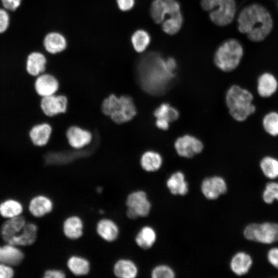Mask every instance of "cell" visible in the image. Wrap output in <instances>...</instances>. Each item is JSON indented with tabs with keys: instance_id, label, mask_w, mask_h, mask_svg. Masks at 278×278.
I'll return each mask as SVG.
<instances>
[{
	"instance_id": "obj_16",
	"label": "cell",
	"mask_w": 278,
	"mask_h": 278,
	"mask_svg": "<svg viewBox=\"0 0 278 278\" xmlns=\"http://www.w3.org/2000/svg\"><path fill=\"white\" fill-rule=\"evenodd\" d=\"M84 222L82 218L77 214H71L63 220L61 229L65 238L70 240L80 239L84 234Z\"/></svg>"
},
{
	"instance_id": "obj_30",
	"label": "cell",
	"mask_w": 278,
	"mask_h": 278,
	"mask_svg": "<svg viewBox=\"0 0 278 278\" xmlns=\"http://www.w3.org/2000/svg\"><path fill=\"white\" fill-rule=\"evenodd\" d=\"M157 238L155 230L151 226L142 227L135 236V242L138 247L144 250L151 248L155 244Z\"/></svg>"
},
{
	"instance_id": "obj_31",
	"label": "cell",
	"mask_w": 278,
	"mask_h": 278,
	"mask_svg": "<svg viewBox=\"0 0 278 278\" xmlns=\"http://www.w3.org/2000/svg\"><path fill=\"white\" fill-rule=\"evenodd\" d=\"M252 264L251 256L247 253L239 252L236 253L230 262L231 270L237 275L246 274Z\"/></svg>"
},
{
	"instance_id": "obj_20",
	"label": "cell",
	"mask_w": 278,
	"mask_h": 278,
	"mask_svg": "<svg viewBox=\"0 0 278 278\" xmlns=\"http://www.w3.org/2000/svg\"><path fill=\"white\" fill-rule=\"evenodd\" d=\"M55 208L53 199L48 195L41 194L30 199L28 209L30 214L37 218L43 217L51 213Z\"/></svg>"
},
{
	"instance_id": "obj_27",
	"label": "cell",
	"mask_w": 278,
	"mask_h": 278,
	"mask_svg": "<svg viewBox=\"0 0 278 278\" xmlns=\"http://www.w3.org/2000/svg\"><path fill=\"white\" fill-rule=\"evenodd\" d=\"M24 258V253L15 246L8 244L0 247V263L18 266Z\"/></svg>"
},
{
	"instance_id": "obj_35",
	"label": "cell",
	"mask_w": 278,
	"mask_h": 278,
	"mask_svg": "<svg viewBox=\"0 0 278 278\" xmlns=\"http://www.w3.org/2000/svg\"><path fill=\"white\" fill-rule=\"evenodd\" d=\"M265 132L272 137L278 136V112L271 111L266 113L262 120Z\"/></svg>"
},
{
	"instance_id": "obj_40",
	"label": "cell",
	"mask_w": 278,
	"mask_h": 278,
	"mask_svg": "<svg viewBox=\"0 0 278 278\" xmlns=\"http://www.w3.org/2000/svg\"><path fill=\"white\" fill-rule=\"evenodd\" d=\"M66 273L62 269L51 268L46 269L43 273L44 278H65Z\"/></svg>"
},
{
	"instance_id": "obj_45",
	"label": "cell",
	"mask_w": 278,
	"mask_h": 278,
	"mask_svg": "<svg viewBox=\"0 0 278 278\" xmlns=\"http://www.w3.org/2000/svg\"><path fill=\"white\" fill-rule=\"evenodd\" d=\"M103 190V188L101 186H98L96 188V192L99 194H101Z\"/></svg>"
},
{
	"instance_id": "obj_44",
	"label": "cell",
	"mask_w": 278,
	"mask_h": 278,
	"mask_svg": "<svg viewBox=\"0 0 278 278\" xmlns=\"http://www.w3.org/2000/svg\"><path fill=\"white\" fill-rule=\"evenodd\" d=\"M13 275V270L10 266L0 264V278H10Z\"/></svg>"
},
{
	"instance_id": "obj_25",
	"label": "cell",
	"mask_w": 278,
	"mask_h": 278,
	"mask_svg": "<svg viewBox=\"0 0 278 278\" xmlns=\"http://www.w3.org/2000/svg\"><path fill=\"white\" fill-rule=\"evenodd\" d=\"M113 274L119 278H135L138 274V268L136 263L128 258H120L113 264Z\"/></svg>"
},
{
	"instance_id": "obj_12",
	"label": "cell",
	"mask_w": 278,
	"mask_h": 278,
	"mask_svg": "<svg viewBox=\"0 0 278 278\" xmlns=\"http://www.w3.org/2000/svg\"><path fill=\"white\" fill-rule=\"evenodd\" d=\"M175 150L181 157L192 158L203 150L202 141L190 134H184L178 137L174 143Z\"/></svg>"
},
{
	"instance_id": "obj_38",
	"label": "cell",
	"mask_w": 278,
	"mask_h": 278,
	"mask_svg": "<svg viewBox=\"0 0 278 278\" xmlns=\"http://www.w3.org/2000/svg\"><path fill=\"white\" fill-rule=\"evenodd\" d=\"M263 199L268 204L272 203L275 199L278 200V183L271 182L266 185Z\"/></svg>"
},
{
	"instance_id": "obj_3",
	"label": "cell",
	"mask_w": 278,
	"mask_h": 278,
	"mask_svg": "<svg viewBox=\"0 0 278 278\" xmlns=\"http://www.w3.org/2000/svg\"><path fill=\"white\" fill-rule=\"evenodd\" d=\"M100 110L114 124L120 125L132 120L137 115L133 98L127 94L112 93L102 100Z\"/></svg>"
},
{
	"instance_id": "obj_32",
	"label": "cell",
	"mask_w": 278,
	"mask_h": 278,
	"mask_svg": "<svg viewBox=\"0 0 278 278\" xmlns=\"http://www.w3.org/2000/svg\"><path fill=\"white\" fill-rule=\"evenodd\" d=\"M130 41L134 50L138 53H142L149 45L151 37L146 30L139 29L133 32Z\"/></svg>"
},
{
	"instance_id": "obj_6",
	"label": "cell",
	"mask_w": 278,
	"mask_h": 278,
	"mask_svg": "<svg viewBox=\"0 0 278 278\" xmlns=\"http://www.w3.org/2000/svg\"><path fill=\"white\" fill-rule=\"evenodd\" d=\"M200 5L208 12L211 21L219 27H227L232 24L238 11L236 0H201Z\"/></svg>"
},
{
	"instance_id": "obj_23",
	"label": "cell",
	"mask_w": 278,
	"mask_h": 278,
	"mask_svg": "<svg viewBox=\"0 0 278 278\" xmlns=\"http://www.w3.org/2000/svg\"><path fill=\"white\" fill-rule=\"evenodd\" d=\"M69 271L76 276H84L91 270V264L86 257L79 254H72L66 260Z\"/></svg>"
},
{
	"instance_id": "obj_24",
	"label": "cell",
	"mask_w": 278,
	"mask_h": 278,
	"mask_svg": "<svg viewBox=\"0 0 278 278\" xmlns=\"http://www.w3.org/2000/svg\"><path fill=\"white\" fill-rule=\"evenodd\" d=\"M38 231V228L36 224L26 223L23 230L12 237L7 243L14 246H30L36 241Z\"/></svg>"
},
{
	"instance_id": "obj_34",
	"label": "cell",
	"mask_w": 278,
	"mask_h": 278,
	"mask_svg": "<svg viewBox=\"0 0 278 278\" xmlns=\"http://www.w3.org/2000/svg\"><path fill=\"white\" fill-rule=\"evenodd\" d=\"M259 167L263 174L268 178L274 179L278 177V159L266 155L259 162Z\"/></svg>"
},
{
	"instance_id": "obj_26",
	"label": "cell",
	"mask_w": 278,
	"mask_h": 278,
	"mask_svg": "<svg viewBox=\"0 0 278 278\" xmlns=\"http://www.w3.org/2000/svg\"><path fill=\"white\" fill-rule=\"evenodd\" d=\"M166 185L169 192L175 196H185L189 190L185 175L181 171L172 173L167 179Z\"/></svg>"
},
{
	"instance_id": "obj_37",
	"label": "cell",
	"mask_w": 278,
	"mask_h": 278,
	"mask_svg": "<svg viewBox=\"0 0 278 278\" xmlns=\"http://www.w3.org/2000/svg\"><path fill=\"white\" fill-rule=\"evenodd\" d=\"M151 276L152 278H173L176 276L174 270L167 265H159L152 270Z\"/></svg>"
},
{
	"instance_id": "obj_33",
	"label": "cell",
	"mask_w": 278,
	"mask_h": 278,
	"mask_svg": "<svg viewBox=\"0 0 278 278\" xmlns=\"http://www.w3.org/2000/svg\"><path fill=\"white\" fill-rule=\"evenodd\" d=\"M183 17L181 12L165 19L161 23L163 31L167 34L177 33L182 27Z\"/></svg>"
},
{
	"instance_id": "obj_4",
	"label": "cell",
	"mask_w": 278,
	"mask_h": 278,
	"mask_svg": "<svg viewBox=\"0 0 278 278\" xmlns=\"http://www.w3.org/2000/svg\"><path fill=\"white\" fill-rule=\"evenodd\" d=\"M253 100L252 92L238 84L230 86L225 95L229 113L233 119L238 122L245 121L256 112Z\"/></svg>"
},
{
	"instance_id": "obj_14",
	"label": "cell",
	"mask_w": 278,
	"mask_h": 278,
	"mask_svg": "<svg viewBox=\"0 0 278 278\" xmlns=\"http://www.w3.org/2000/svg\"><path fill=\"white\" fill-rule=\"evenodd\" d=\"M201 191L207 200L218 199L227 191L225 180L219 176H213L204 178L201 184Z\"/></svg>"
},
{
	"instance_id": "obj_43",
	"label": "cell",
	"mask_w": 278,
	"mask_h": 278,
	"mask_svg": "<svg viewBox=\"0 0 278 278\" xmlns=\"http://www.w3.org/2000/svg\"><path fill=\"white\" fill-rule=\"evenodd\" d=\"M267 258L269 263L278 269V248L271 249L268 252Z\"/></svg>"
},
{
	"instance_id": "obj_46",
	"label": "cell",
	"mask_w": 278,
	"mask_h": 278,
	"mask_svg": "<svg viewBox=\"0 0 278 278\" xmlns=\"http://www.w3.org/2000/svg\"><path fill=\"white\" fill-rule=\"evenodd\" d=\"M99 212L100 214H103V211L102 210H100Z\"/></svg>"
},
{
	"instance_id": "obj_18",
	"label": "cell",
	"mask_w": 278,
	"mask_h": 278,
	"mask_svg": "<svg viewBox=\"0 0 278 278\" xmlns=\"http://www.w3.org/2000/svg\"><path fill=\"white\" fill-rule=\"evenodd\" d=\"M95 231L102 240L112 243L116 241L120 235V228L113 219L103 217L99 219L95 224Z\"/></svg>"
},
{
	"instance_id": "obj_13",
	"label": "cell",
	"mask_w": 278,
	"mask_h": 278,
	"mask_svg": "<svg viewBox=\"0 0 278 278\" xmlns=\"http://www.w3.org/2000/svg\"><path fill=\"white\" fill-rule=\"evenodd\" d=\"M60 83L58 78L51 73L44 72L36 77L33 89L40 98L57 93Z\"/></svg>"
},
{
	"instance_id": "obj_47",
	"label": "cell",
	"mask_w": 278,
	"mask_h": 278,
	"mask_svg": "<svg viewBox=\"0 0 278 278\" xmlns=\"http://www.w3.org/2000/svg\"><path fill=\"white\" fill-rule=\"evenodd\" d=\"M277 7H278V1H277Z\"/></svg>"
},
{
	"instance_id": "obj_5",
	"label": "cell",
	"mask_w": 278,
	"mask_h": 278,
	"mask_svg": "<svg viewBox=\"0 0 278 278\" xmlns=\"http://www.w3.org/2000/svg\"><path fill=\"white\" fill-rule=\"evenodd\" d=\"M244 54V47L240 42L235 38H228L216 48L213 56L214 63L223 72H232L239 66Z\"/></svg>"
},
{
	"instance_id": "obj_41",
	"label": "cell",
	"mask_w": 278,
	"mask_h": 278,
	"mask_svg": "<svg viewBox=\"0 0 278 278\" xmlns=\"http://www.w3.org/2000/svg\"><path fill=\"white\" fill-rule=\"evenodd\" d=\"M116 3L120 11L127 12L133 9L135 0H116Z\"/></svg>"
},
{
	"instance_id": "obj_42",
	"label": "cell",
	"mask_w": 278,
	"mask_h": 278,
	"mask_svg": "<svg viewBox=\"0 0 278 278\" xmlns=\"http://www.w3.org/2000/svg\"><path fill=\"white\" fill-rule=\"evenodd\" d=\"M2 5L8 11H15L21 5L22 0H1Z\"/></svg>"
},
{
	"instance_id": "obj_2",
	"label": "cell",
	"mask_w": 278,
	"mask_h": 278,
	"mask_svg": "<svg viewBox=\"0 0 278 278\" xmlns=\"http://www.w3.org/2000/svg\"><path fill=\"white\" fill-rule=\"evenodd\" d=\"M138 65V73L143 80L155 79V83H167L175 77L174 71L177 68L176 60L169 57L163 58L159 54L152 52L141 59Z\"/></svg>"
},
{
	"instance_id": "obj_39",
	"label": "cell",
	"mask_w": 278,
	"mask_h": 278,
	"mask_svg": "<svg viewBox=\"0 0 278 278\" xmlns=\"http://www.w3.org/2000/svg\"><path fill=\"white\" fill-rule=\"evenodd\" d=\"M10 23V17L7 10L0 8V34L6 32Z\"/></svg>"
},
{
	"instance_id": "obj_36",
	"label": "cell",
	"mask_w": 278,
	"mask_h": 278,
	"mask_svg": "<svg viewBox=\"0 0 278 278\" xmlns=\"http://www.w3.org/2000/svg\"><path fill=\"white\" fill-rule=\"evenodd\" d=\"M23 211V205L16 200L9 199L0 204V214L5 218L20 216Z\"/></svg>"
},
{
	"instance_id": "obj_8",
	"label": "cell",
	"mask_w": 278,
	"mask_h": 278,
	"mask_svg": "<svg viewBox=\"0 0 278 278\" xmlns=\"http://www.w3.org/2000/svg\"><path fill=\"white\" fill-rule=\"evenodd\" d=\"M244 235L249 240L271 244L278 241V223H251L245 228Z\"/></svg>"
},
{
	"instance_id": "obj_19",
	"label": "cell",
	"mask_w": 278,
	"mask_h": 278,
	"mask_svg": "<svg viewBox=\"0 0 278 278\" xmlns=\"http://www.w3.org/2000/svg\"><path fill=\"white\" fill-rule=\"evenodd\" d=\"M256 91L262 98L273 96L278 90V79L274 73L269 71L261 72L256 80Z\"/></svg>"
},
{
	"instance_id": "obj_28",
	"label": "cell",
	"mask_w": 278,
	"mask_h": 278,
	"mask_svg": "<svg viewBox=\"0 0 278 278\" xmlns=\"http://www.w3.org/2000/svg\"><path fill=\"white\" fill-rule=\"evenodd\" d=\"M26 223V220L22 216L9 218L2 227L1 234L3 239L8 242L12 237L23 230Z\"/></svg>"
},
{
	"instance_id": "obj_29",
	"label": "cell",
	"mask_w": 278,
	"mask_h": 278,
	"mask_svg": "<svg viewBox=\"0 0 278 278\" xmlns=\"http://www.w3.org/2000/svg\"><path fill=\"white\" fill-rule=\"evenodd\" d=\"M163 158L161 154L154 150H147L141 155L140 164L142 168L147 172L159 170L163 164Z\"/></svg>"
},
{
	"instance_id": "obj_7",
	"label": "cell",
	"mask_w": 278,
	"mask_h": 278,
	"mask_svg": "<svg viewBox=\"0 0 278 278\" xmlns=\"http://www.w3.org/2000/svg\"><path fill=\"white\" fill-rule=\"evenodd\" d=\"M127 207L126 215L132 220L138 217H145L149 215L151 203L146 193L142 190H136L130 193L125 201Z\"/></svg>"
},
{
	"instance_id": "obj_1",
	"label": "cell",
	"mask_w": 278,
	"mask_h": 278,
	"mask_svg": "<svg viewBox=\"0 0 278 278\" xmlns=\"http://www.w3.org/2000/svg\"><path fill=\"white\" fill-rule=\"evenodd\" d=\"M235 21L238 31L254 42L264 41L273 27L270 12L258 3L248 4L239 9Z\"/></svg>"
},
{
	"instance_id": "obj_21",
	"label": "cell",
	"mask_w": 278,
	"mask_h": 278,
	"mask_svg": "<svg viewBox=\"0 0 278 278\" xmlns=\"http://www.w3.org/2000/svg\"><path fill=\"white\" fill-rule=\"evenodd\" d=\"M45 50L50 55H57L64 51L67 47V41L62 33L51 31L47 33L43 40Z\"/></svg>"
},
{
	"instance_id": "obj_11",
	"label": "cell",
	"mask_w": 278,
	"mask_h": 278,
	"mask_svg": "<svg viewBox=\"0 0 278 278\" xmlns=\"http://www.w3.org/2000/svg\"><path fill=\"white\" fill-rule=\"evenodd\" d=\"M65 137L69 146L74 149H82L91 145L93 141V134L90 130L73 124L66 130Z\"/></svg>"
},
{
	"instance_id": "obj_10",
	"label": "cell",
	"mask_w": 278,
	"mask_h": 278,
	"mask_svg": "<svg viewBox=\"0 0 278 278\" xmlns=\"http://www.w3.org/2000/svg\"><path fill=\"white\" fill-rule=\"evenodd\" d=\"M149 11L153 22L161 24L165 19L181 12L180 5L177 0H153Z\"/></svg>"
},
{
	"instance_id": "obj_22",
	"label": "cell",
	"mask_w": 278,
	"mask_h": 278,
	"mask_svg": "<svg viewBox=\"0 0 278 278\" xmlns=\"http://www.w3.org/2000/svg\"><path fill=\"white\" fill-rule=\"evenodd\" d=\"M47 59L44 54L40 51L30 52L25 61V70L27 74L36 77L45 72Z\"/></svg>"
},
{
	"instance_id": "obj_15",
	"label": "cell",
	"mask_w": 278,
	"mask_h": 278,
	"mask_svg": "<svg viewBox=\"0 0 278 278\" xmlns=\"http://www.w3.org/2000/svg\"><path fill=\"white\" fill-rule=\"evenodd\" d=\"M153 114L155 118V126L164 131L168 130L170 123L176 121L180 116L179 111L166 102L162 103L155 108Z\"/></svg>"
},
{
	"instance_id": "obj_17",
	"label": "cell",
	"mask_w": 278,
	"mask_h": 278,
	"mask_svg": "<svg viewBox=\"0 0 278 278\" xmlns=\"http://www.w3.org/2000/svg\"><path fill=\"white\" fill-rule=\"evenodd\" d=\"M53 131V126L47 121L38 122L29 129V138L34 146L43 147L47 145L50 141Z\"/></svg>"
},
{
	"instance_id": "obj_9",
	"label": "cell",
	"mask_w": 278,
	"mask_h": 278,
	"mask_svg": "<svg viewBox=\"0 0 278 278\" xmlns=\"http://www.w3.org/2000/svg\"><path fill=\"white\" fill-rule=\"evenodd\" d=\"M68 104L67 95L59 93L41 97L39 100L40 110L47 118L65 114L67 111Z\"/></svg>"
}]
</instances>
